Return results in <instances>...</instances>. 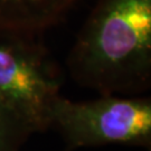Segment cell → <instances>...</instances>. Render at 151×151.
<instances>
[{"mask_svg":"<svg viewBox=\"0 0 151 151\" xmlns=\"http://www.w3.org/2000/svg\"><path fill=\"white\" fill-rule=\"evenodd\" d=\"M78 0H0V29L37 35L55 26Z\"/></svg>","mask_w":151,"mask_h":151,"instance_id":"277c9868","label":"cell"},{"mask_svg":"<svg viewBox=\"0 0 151 151\" xmlns=\"http://www.w3.org/2000/svg\"><path fill=\"white\" fill-rule=\"evenodd\" d=\"M32 133L16 114L0 102V151H19Z\"/></svg>","mask_w":151,"mask_h":151,"instance_id":"5b68a950","label":"cell"},{"mask_svg":"<svg viewBox=\"0 0 151 151\" xmlns=\"http://www.w3.org/2000/svg\"><path fill=\"white\" fill-rule=\"evenodd\" d=\"M52 125L68 150L108 145L151 147V99L101 95L87 102L58 96Z\"/></svg>","mask_w":151,"mask_h":151,"instance_id":"3957f363","label":"cell"},{"mask_svg":"<svg viewBox=\"0 0 151 151\" xmlns=\"http://www.w3.org/2000/svg\"><path fill=\"white\" fill-rule=\"evenodd\" d=\"M36 35L0 29V102L32 133L52 127L60 77Z\"/></svg>","mask_w":151,"mask_h":151,"instance_id":"7a4b0ae2","label":"cell"},{"mask_svg":"<svg viewBox=\"0 0 151 151\" xmlns=\"http://www.w3.org/2000/svg\"><path fill=\"white\" fill-rule=\"evenodd\" d=\"M73 80L101 95L151 84V0H99L67 57Z\"/></svg>","mask_w":151,"mask_h":151,"instance_id":"6da1fadb","label":"cell"}]
</instances>
